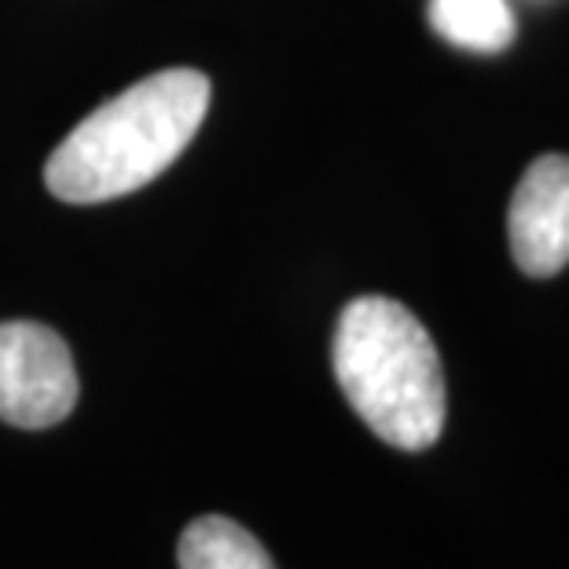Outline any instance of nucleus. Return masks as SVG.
<instances>
[{
    "label": "nucleus",
    "mask_w": 569,
    "mask_h": 569,
    "mask_svg": "<svg viewBox=\"0 0 569 569\" xmlns=\"http://www.w3.org/2000/svg\"><path fill=\"white\" fill-rule=\"evenodd\" d=\"M210 111V78L162 70L84 118L52 151L44 184L56 199L92 206L122 199L173 166Z\"/></svg>",
    "instance_id": "nucleus-1"
},
{
    "label": "nucleus",
    "mask_w": 569,
    "mask_h": 569,
    "mask_svg": "<svg viewBox=\"0 0 569 569\" xmlns=\"http://www.w3.org/2000/svg\"><path fill=\"white\" fill-rule=\"evenodd\" d=\"M335 379L379 441L422 452L445 430V371L427 327L401 301L365 295L338 317Z\"/></svg>",
    "instance_id": "nucleus-2"
},
{
    "label": "nucleus",
    "mask_w": 569,
    "mask_h": 569,
    "mask_svg": "<svg viewBox=\"0 0 569 569\" xmlns=\"http://www.w3.org/2000/svg\"><path fill=\"white\" fill-rule=\"evenodd\" d=\"M78 405L70 346L33 320L0 323V419L22 430L63 422Z\"/></svg>",
    "instance_id": "nucleus-3"
},
{
    "label": "nucleus",
    "mask_w": 569,
    "mask_h": 569,
    "mask_svg": "<svg viewBox=\"0 0 569 569\" xmlns=\"http://www.w3.org/2000/svg\"><path fill=\"white\" fill-rule=\"evenodd\" d=\"M511 253L526 276H555L569 264V159L543 154L515 188L507 210Z\"/></svg>",
    "instance_id": "nucleus-4"
},
{
    "label": "nucleus",
    "mask_w": 569,
    "mask_h": 569,
    "mask_svg": "<svg viewBox=\"0 0 569 569\" xmlns=\"http://www.w3.org/2000/svg\"><path fill=\"white\" fill-rule=\"evenodd\" d=\"M180 569H276L258 537L232 518H196L177 543Z\"/></svg>",
    "instance_id": "nucleus-5"
},
{
    "label": "nucleus",
    "mask_w": 569,
    "mask_h": 569,
    "mask_svg": "<svg viewBox=\"0 0 569 569\" xmlns=\"http://www.w3.org/2000/svg\"><path fill=\"white\" fill-rule=\"evenodd\" d=\"M430 27L467 52H503L515 41V11L507 0H430Z\"/></svg>",
    "instance_id": "nucleus-6"
}]
</instances>
